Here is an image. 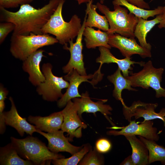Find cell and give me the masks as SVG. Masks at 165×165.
I'll return each instance as SVG.
<instances>
[{"mask_svg":"<svg viewBox=\"0 0 165 165\" xmlns=\"http://www.w3.org/2000/svg\"><path fill=\"white\" fill-rule=\"evenodd\" d=\"M61 0H50L42 8L37 9L29 4L20 6L13 12L0 7V20L13 23L12 34L28 35L31 33L42 35V30L57 9Z\"/></svg>","mask_w":165,"mask_h":165,"instance_id":"obj_1","label":"cell"},{"mask_svg":"<svg viewBox=\"0 0 165 165\" xmlns=\"http://www.w3.org/2000/svg\"><path fill=\"white\" fill-rule=\"evenodd\" d=\"M64 0H61L57 9L42 28L43 34L54 35L58 42L64 45L77 36L82 26L81 19L73 15L68 22L65 21L62 14Z\"/></svg>","mask_w":165,"mask_h":165,"instance_id":"obj_2","label":"cell"},{"mask_svg":"<svg viewBox=\"0 0 165 165\" xmlns=\"http://www.w3.org/2000/svg\"><path fill=\"white\" fill-rule=\"evenodd\" d=\"M10 139L11 143L19 155L34 164L49 165L53 160L65 157L51 151L44 143L37 138L28 136L20 139L11 137Z\"/></svg>","mask_w":165,"mask_h":165,"instance_id":"obj_3","label":"cell"},{"mask_svg":"<svg viewBox=\"0 0 165 165\" xmlns=\"http://www.w3.org/2000/svg\"><path fill=\"white\" fill-rule=\"evenodd\" d=\"M97 9L106 17L109 25L108 34L115 33L128 38H135L134 31L138 18L128 13L126 8L114 5V10L111 11L107 6L99 2L96 4Z\"/></svg>","mask_w":165,"mask_h":165,"instance_id":"obj_4","label":"cell"},{"mask_svg":"<svg viewBox=\"0 0 165 165\" xmlns=\"http://www.w3.org/2000/svg\"><path fill=\"white\" fill-rule=\"evenodd\" d=\"M58 42L57 39L48 34L28 35L12 34L10 51L15 58L24 61L40 48Z\"/></svg>","mask_w":165,"mask_h":165,"instance_id":"obj_5","label":"cell"},{"mask_svg":"<svg viewBox=\"0 0 165 165\" xmlns=\"http://www.w3.org/2000/svg\"><path fill=\"white\" fill-rule=\"evenodd\" d=\"M143 67V69L139 72L134 73L131 72L130 76L125 78L130 81L132 86L140 87L147 89L151 87L156 92V97L165 98V89L160 84L164 68L154 67L150 60L145 63Z\"/></svg>","mask_w":165,"mask_h":165,"instance_id":"obj_6","label":"cell"},{"mask_svg":"<svg viewBox=\"0 0 165 165\" xmlns=\"http://www.w3.org/2000/svg\"><path fill=\"white\" fill-rule=\"evenodd\" d=\"M52 66L49 63L44 64L42 71L45 77L44 82L37 86L36 91L44 100L49 101H57L63 95L62 90L68 88L69 83L63 77L54 75L52 72Z\"/></svg>","mask_w":165,"mask_h":165,"instance_id":"obj_7","label":"cell"},{"mask_svg":"<svg viewBox=\"0 0 165 165\" xmlns=\"http://www.w3.org/2000/svg\"><path fill=\"white\" fill-rule=\"evenodd\" d=\"M158 106L157 103H145L138 100L134 101L130 107L123 105V114L129 122L133 117L135 119L142 117L144 120L160 119L163 121L165 128V108H162L157 113L155 110Z\"/></svg>","mask_w":165,"mask_h":165,"instance_id":"obj_8","label":"cell"},{"mask_svg":"<svg viewBox=\"0 0 165 165\" xmlns=\"http://www.w3.org/2000/svg\"><path fill=\"white\" fill-rule=\"evenodd\" d=\"M103 75H100L96 72L94 74L86 75H80L75 69L67 73L64 77V79L69 82V85L65 93L57 101V106L60 108L65 106L68 102L75 98L81 97L78 91V87L82 82H87L93 85L92 82L88 80L93 79L92 81L95 85L101 81Z\"/></svg>","mask_w":165,"mask_h":165,"instance_id":"obj_9","label":"cell"},{"mask_svg":"<svg viewBox=\"0 0 165 165\" xmlns=\"http://www.w3.org/2000/svg\"><path fill=\"white\" fill-rule=\"evenodd\" d=\"M87 17L86 13L81 28L77 36L76 42L73 40L69 42V46L64 45V49L68 50L70 53L69 60L67 64L62 68L63 72L68 73L73 69H75L81 75H86L85 68L82 53L83 45L82 42L83 32L85 28V23Z\"/></svg>","mask_w":165,"mask_h":165,"instance_id":"obj_10","label":"cell"},{"mask_svg":"<svg viewBox=\"0 0 165 165\" xmlns=\"http://www.w3.org/2000/svg\"><path fill=\"white\" fill-rule=\"evenodd\" d=\"M61 111L64 120L61 129L67 133L69 141H72L75 137L81 138L82 129H86L87 125L82 121L78 115L76 105L70 100Z\"/></svg>","mask_w":165,"mask_h":165,"instance_id":"obj_11","label":"cell"},{"mask_svg":"<svg viewBox=\"0 0 165 165\" xmlns=\"http://www.w3.org/2000/svg\"><path fill=\"white\" fill-rule=\"evenodd\" d=\"M129 124L125 127H121V130H116L113 129L107 132L109 135L127 136L138 135L147 139L158 141L160 138L157 128L153 127V122L152 120H144L140 124L136 123L135 120H131Z\"/></svg>","mask_w":165,"mask_h":165,"instance_id":"obj_12","label":"cell"},{"mask_svg":"<svg viewBox=\"0 0 165 165\" xmlns=\"http://www.w3.org/2000/svg\"><path fill=\"white\" fill-rule=\"evenodd\" d=\"M108 44L118 49L125 57L130 58L134 54H138L142 58L151 57V50L139 45L135 38H128L115 33L108 34Z\"/></svg>","mask_w":165,"mask_h":165,"instance_id":"obj_13","label":"cell"},{"mask_svg":"<svg viewBox=\"0 0 165 165\" xmlns=\"http://www.w3.org/2000/svg\"><path fill=\"white\" fill-rule=\"evenodd\" d=\"M81 96L80 98L76 97L72 99L77 105L78 114L81 119L82 114L84 112L93 113L95 116L96 112H99L106 118L113 126H115L108 116V115L112 114L111 111L112 110V108L110 105L104 104L108 101L107 99L94 102L90 99L87 91L82 93Z\"/></svg>","mask_w":165,"mask_h":165,"instance_id":"obj_14","label":"cell"},{"mask_svg":"<svg viewBox=\"0 0 165 165\" xmlns=\"http://www.w3.org/2000/svg\"><path fill=\"white\" fill-rule=\"evenodd\" d=\"M36 132L46 138L48 141V148L54 153L65 152L73 155L80 151L83 146H76L70 144L68 138L64 136L62 130L45 133L37 128Z\"/></svg>","mask_w":165,"mask_h":165,"instance_id":"obj_15","label":"cell"},{"mask_svg":"<svg viewBox=\"0 0 165 165\" xmlns=\"http://www.w3.org/2000/svg\"><path fill=\"white\" fill-rule=\"evenodd\" d=\"M9 100L11 104L10 109L3 112L6 125L14 128L21 136H23L24 133L31 136L36 132V126L29 123L26 118H22L19 115L12 97H10Z\"/></svg>","mask_w":165,"mask_h":165,"instance_id":"obj_16","label":"cell"},{"mask_svg":"<svg viewBox=\"0 0 165 165\" xmlns=\"http://www.w3.org/2000/svg\"><path fill=\"white\" fill-rule=\"evenodd\" d=\"M44 51L39 49L23 61L22 68L29 75V80L34 86H37L45 80V76L40 70V64L44 57Z\"/></svg>","mask_w":165,"mask_h":165,"instance_id":"obj_17","label":"cell"},{"mask_svg":"<svg viewBox=\"0 0 165 165\" xmlns=\"http://www.w3.org/2000/svg\"><path fill=\"white\" fill-rule=\"evenodd\" d=\"M100 52V56L97 58L96 62L100 63V65L97 71L99 72L102 65L104 63H115L117 64L118 67L122 72L123 75L126 77L129 76L131 72L132 68L131 66L134 64H138L143 66L145 62L143 61L136 62L131 60L130 58L125 57L123 59H119L115 57L111 52L110 49L104 46L99 47Z\"/></svg>","mask_w":165,"mask_h":165,"instance_id":"obj_18","label":"cell"},{"mask_svg":"<svg viewBox=\"0 0 165 165\" xmlns=\"http://www.w3.org/2000/svg\"><path fill=\"white\" fill-rule=\"evenodd\" d=\"M28 120L40 130L50 133L61 129L64 117L62 111H61L45 117L30 116Z\"/></svg>","mask_w":165,"mask_h":165,"instance_id":"obj_19","label":"cell"},{"mask_svg":"<svg viewBox=\"0 0 165 165\" xmlns=\"http://www.w3.org/2000/svg\"><path fill=\"white\" fill-rule=\"evenodd\" d=\"M161 18L162 14L157 15L155 18L151 20L138 17V22L134 31V35L142 47L151 50L152 46L147 42L146 37L147 34L155 25L159 23Z\"/></svg>","mask_w":165,"mask_h":165,"instance_id":"obj_20","label":"cell"},{"mask_svg":"<svg viewBox=\"0 0 165 165\" xmlns=\"http://www.w3.org/2000/svg\"><path fill=\"white\" fill-rule=\"evenodd\" d=\"M125 137L131 145L132 150L131 156L134 165L148 164V151L143 142L135 135Z\"/></svg>","mask_w":165,"mask_h":165,"instance_id":"obj_21","label":"cell"},{"mask_svg":"<svg viewBox=\"0 0 165 165\" xmlns=\"http://www.w3.org/2000/svg\"><path fill=\"white\" fill-rule=\"evenodd\" d=\"M86 46L88 49L104 46L109 49L112 47L108 44V35L106 32L96 30L92 28L85 27L83 34Z\"/></svg>","mask_w":165,"mask_h":165,"instance_id":"obj_22","label":"cell"},{"mask_svg":"<svg viewBox=\"0 0 165 165\" xmlns=\"http://www.w3.org/2000/svg\"><path fill=\"white\" fill-rule=\"evenodd\" d=\"M93 1L90 0L86 4L85 11L88 17L85 23V27H96L107 32L109 28L107 19L105 16L101 15L97 13V7L96 5L93 4Z\"/></svg>","mask_w":165,"mask_h":165,"instance_id":"obj_23","label":"cell"},{"mask_svg":"<svg viewBox=\"0 0 165 165\" xmlns=\"http://www.w3.org/2000/svg\"><path fill=\"white\" fill-rule=\"evenodd\" d=\"M121 72L118 68L113 74L108 76L107 79L114 86L113 96L116 100L120 101L123 106L125 104L122 97V91L125 89L129 91H136L137 90L132 87L130 81L123 75Z\"/></svg>","mask_w":165,"mask_h":165,"instance_id":"obj_24","label":"cell"},{"mask_svg":"<svg viewBox=\"0 0 165 165\" xmlns=\"http://www.w3.org/2000/svg\"><path fill=\"white\" fill-rule=\"evenodd\" d=\"M15 148L10 143L0 148V164L1 165H31V161L24 160L18 155Z\"/></svg>","mask_w":165,"mask_h":165,"instance_id":"obj_25","label":"cell"},{"mask_svg":"<svg viewBox=\"0 0 165 165\" xmlns=\"http://www.w3.org/2000/svg\"><path fill=\"white\" fill-rule=\"evenodd\" d=\"M114 5L123 6L138 17H141L147 20L150 17H154V16L162 13L163 6H159L153 10L146 9L140 8L129 3L126 0H113L112 2Z\"/></svg>","mask_w":165,"mask_h":165,"instance_id":"obj_26","label":"cell"},{"mask_svg":"<svg viewBox=\"0 0 165 165\" xmlns=\"http://www.w3.org/2000/svg\"><path fill=\"white\" fill-rule=\"evenodd\" d=\"M139 138L145 144L148 151V164L160 161L165 165V148L156 143V141L147 139L140 136Z\"/></svg>","mask_w":165,"mask_h":165,"instance_id":"obj_27","label":"cell"},{"mask_svg":"<svg viewBox=\"0 0 165 165\" xmlns=\"http://www.w3.org/2000/svg\"><path fill=\"white\" fill-rule=\"evenodd\" d=\"M89 144L83 145L82 148L79 151L67 158H61L52 160V163L55 165H76L84 157L85 155L92 148Z\"/></svg>","mask_w":165,"mask_h":165,"instance_id":"obj_28","label":"cell"},{"mask_svg":"<svg viewBox=\"0 0 165 165\" xmlns=\"http://www.w3.org/2000/svg\"><path fill=\"white\" fill-rule=\"evenodd\" d=\"M105 163V159L102 153L94 147L85 155L79 163V165H102Z\"/></svg>","mask_w":165,"mask_h":165,"instance_id":"obj_29","label":"cell"},{"mask_svg":"<svg viewBox=\"0 0 165 165\" xmlns=\"http://www.w3.org/2000/svg\"><path fill=\"white\" fill-rule=\"evenodd\" d=\"M15 28L12 23L8 22H1L0 23V44L4 41L8 35L13 31Z\"/></svg>","mask_w":165,"mask_h":165,"instance_id":"obj_30","label":"cell"},{"mask_svg":"<svg viewBox=\"0 0 165 165\" xmlns=\"http://www.w3.org/2000/svg\"><path fill=\"white\" fill-rule=\"evenodd\" d=\"M33 0H0V7L5 9L14 8L29 4Z\"/></svg>","mask_w":165,"mask_h":165,"instance_id":"obj_31","label":"cell"},{"mask_svg":"<svg viewBox=\"0 0 165 165\" xmlns=\"http://www.w3.org/2000/svg\"><path fill=\"white\" fill-rule=\"evenodd\" d=\"M112 147L111 142L108 139L102 138L98 140L95 143V148L100 153H105L109 152Z\"/></svg>","mask_w":165,"mask_h":165,"instance_id":"obj_32","label":"cell"},{"mask_svg":"<svg viewBox=\"0 0 165 165\" xmlns=\"http://www.w3.org/2000/svg\"><path fill=\"white\" fill-rule=\"evenodd\" d=\"M130 4L140 8L149 9L150 7L149 4L144 0H126Z\"/></svg>","mask_w":165,"mask_h":165,"instance_id":"obj_33","label":"cell"},{"mask_svg":"<svg viewBox=\"0 0 165 165\" xmlns=\"http://www.w3.org/2000/svg\"><path fill=\"white\" fill-rule=\"evenodd\" d=\"M8 94V91L2 85L0 86V101H4Z\"/></svg>","mask_w":165,"mask_h":165,"instance_id":"obj_34","label":"cell"},{"mask_svg":"<svg viewBox=\"0 0 165 165\" xmlns=\"http://www.w3.org/2000/svg\"><path fill=\"white\" fill-rule=\"evenodd\" d=\"M158 27L160 29L163 28L165 29V6H163V13L162 14L161 19Z\"/></svg>","mask_w":165,"mask_h":165,"instance_id":"obj_35","label":"cell"},{"mask_svg":"<svg viewBox=\"0 0 165 165\" xmlns=\"http://www.w3.org/2000/svg\"><path fill=\"white\" fill-rule=\"evenodd\" d=\"M120 165H134L133 162L131 155H129L123 160L121 163Z\"/></svg>","mask_w":165,"mask_h":165,"instance_id":"obj_36","label":"cell"},{"mask_svg":"<svg viewBox=\"0 0 165 165\" xmlns=\"http://www.w3.org/2000/svg\"><path fill=\"white\" fill-rule=\"evenodd\" d=\"M78 3L79 5L82 4L84 3H87L90 0H75Z\"/></svg>","mask_w":165,"mask_h":165,"instance_id":"obj_37","label":"cell"}]
</instances>
